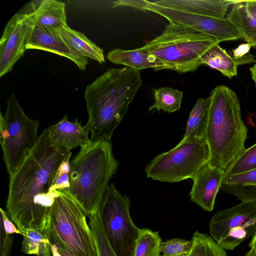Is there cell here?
I'll use <instances>...</instances> for the list:
<instances>
[{"label":"cell","instance_id":"obj_1","mask_svg":"<svg viewBox=\"0 0 256 256\" xmlns=\"http://www.w3.org/2000/svg\"><path fill=\"white\" fill-rule=\"evenodd\" d=\"M70 154L50 144L46 128L19 168L10 176L6 212L22 232L48 225L52 206L60 192L58 177Z\"/></svg>","mask_w":256,"mask_h":256},{"label":"cell","instance_id":"obj_2","mask_svg":"<svg viewBox=\"0 0 256 256\" xmlns=\"http://www.w3.org/2000/svg\"><path fill=\"white\" fill-rule=\"evenodd\" d=\"M140 70L110 68L87 86L84 97L93 140H111L142 84Z\"/></svg>","mask_w":256,"mask_h":256},{"label":"cell","instance_id":"obj_3","mask_svg":"<svg viewBox=\"0 0 256 256\" xmlns=\"http://www.w3.org/2000/svg\"><path fill=\"white\" fill-rule=\"evenodd\" d=\"M119 164L113 154L111 140L90 139L70 162L66 193L89 218L98 212Z\"/></svg>","mask_w":256,"mask_h":256},{"label":"cell","instance_id":"obj_4","mask_svg":"<svg viewBox=\"0 0 256 256\" xmlns=\"http://www.w3.org/2000/svg\"><path fill=\"white\" fill-rule=\"evenodd\" d=\"M206 140L209 162L226 170L246 149L248 130L242 118L236 93L226 86L214 88L210 96Z\"/></svg>","mask_w":256,"mask_h":256},{"label":"cell","instance_id":"obj_5","mask_svg":"<svg viewBox=\"0 0 256 256\" xmlns=\"http://www.w3.org/2000/svg\"><path fill=\"white\" fill-rule=\"evenodd\" d=\"M219 42L214 38L182 24L169 22L161 34L140 48L179 73L194 72L200 58Z\"/></svg>","mask_w":256,"mask_h":256},{"label":"cell","instance_id":"obj_6","mask_svg":"<svg viewBox=\"0 0 256 256\" xmlns=\"http://www.w3.org/2000/svg\"><path fill=\"white\" fill-rule=\"evenodd\" d=\"M39 122L28 118L13 92L9 97L4 114H0V144L3 160L9 176L20 166L34 147Z\"/></svg>","mask_w":256,"mask_h":256},{"label":"cell","instance_id":"obj_7","mask_svg":"<svg viewBox=\"0 0 256 256\" xmlns=\"http://www.w3.org/2000/svg\"><path fill=\"white\" fill-rule=\"evenodd\" d=\"M86 214L68 194L59 192L52 206L51 230L75 256H99Z\"/></svg>","mask_w":256,"mask_h":256},{"label":"cell","instance_id":"obj_8","mask_svg":"<svg viewBox=\"0 0 256 256\" xmlns=\"http://www.w3.org/2000/svg\"><path fill=\"white\" fill-rule=\"evenodd\" d=\"M210 150L206 139L186 138L169 151L154 157L146 166L148 178L166 182L192 178L209 162Z\"/></svg>","mask_w":256,"mask_h":256},{"label":"cell","instance_id":"obj_9","mask_svg":"<svg viewBox=\"0 0 256 256\" xmlns=\"http://www.w3.org/2000/svg\"><path fill=\"white\" fill-rule=\"evenodd\" d=\"M130 204V198L111 184L98 212L106 238L117 256H134L140 232L131 218Z\"/></svg>","mask_w":256,"mask_h":256},{"label":"cell","instance_id":"obj_10","mask_svg":"<svg viewBox=\"0 0 256 256\" xmlns=\"http://www.w3.org/2000/svg\"><path fill=\"white\" fill-rule=\"evenodd\" d=\"M211 237L224 250H232L256 230V206L248 202L216 212L209 226Z\"/></svg>","mask_w":256,"mask_h":256},{"label":"cell","instance_id":"obj_11","mask_svg":"<svg viewBox=\"0 0 256 256\" xmlns=\"http://www.w3.org/2000/svg\"><path fill=\"white\" fill-rule=\"evenodd\" d=\"M118 4L155 12L166 18L169 22L190 28L214 38L219 43L242 39L236 27L226 17L215 18L184 12L144 0H120Z\"/></svg>","mask_w":256,"mask_h":256},{"label":"cell","instance_id":"obj_12","mask_svg":"<svg viewBox=\"0 0 256 256\" xmlns=\"http://www.w3.org/2000/svg\"><path fill=\"white\" fill-rule=\"evenodd\" d=\"M36 24L32 10L18 12L6 24L0 42V76L11 72L24 55L28 38Z\"/></svg>","mask_w":256,"mask_h":256},{"label":"cell","instance_id":"obj_13","mask_svg":"<svg viewBox=\"0 0 256 256\" xmlns=\"http://www.w3.org/2000/svg\"><path fill=\"white\" fill-rule=\"evenodd\" d=\"M26 49L46 50L68 58L80 70H85L88 62L56 31L35 25L28 39Z\"/></svg>","mask_w":256,"mask_h":256},{"label":"cell","instance_id":"obj_14","mask_svg":"<svg viewBox=\"0 0 256 256\" xmlns=\"http://www.w3.org/2000/svg\"><path fill=\"white\" fill-rule=\"evenodd\" d=\"M226 174L224 170L208 162L192 178L190 200L204 210L212 212Z\"/></svg>","mask_w":256,"mask_h":256},{"label":"cell","instance_id":"obj_15","mask_svg":"<svg viewBox=\"0 0 256 256\" xmlns=\"http://www.w3.org/2000/svg\"><path fill=\"white\" fill-rule=\"evenodd\" d=\"M50 144L55 148L71 151L78 147L80 148L90 140L89 131L76 118L70 121L66 114L56 124L47 128Z\"/></svg>","mask_w":256,"mask_h":256},{"label":"cell","instance_id":"obj_16","mask_svg":"<svg viewBox=\"0 0 256 256\" xmlns=\"http://www.w3.org/2000/svg\"><path fill=\"white\" fill-rule=\"evenodd\" d=\"M152 2L160 6L184 12L224 18L233 0H162Z\"/></svg>","mask_w":256,"mask_h":256},{"label":"cell","instance_id":"obj_17","mask_svg":"<svg viewBox=\"0 0 256 256\" xmlns=\"http://www.w3.org/2000/svg\"><path fill=\"white\" fill-rule=\"evenodd\" d=\"M36 18V25L52 31L66 24L65 4L55 0H34L30 4Z\"/></svg>","mask_w":256,"mask_h":256},{"label":"cell","instance_id":"obj_18","mask_svg":"<svg viewBox=\"0 0 256 256\" xmlns=\"http://www.w3.org/2000/svg\"><path fill=\"white\" fill-rule=\"evenodd\" d=\"M107 58L116 64L124 65L140 70L146 68H152L155 71L168 70L165 64L140 48L132 50L116 48L108 52Z\"/></svg>","mask_w":256,"mask_h":256},{"label":"cell","instance_id":"obj_19","mask_svg":"<svg viewBox=\"0 0 256 256\" xmlns=\"http://www.w3.org/2000/svg\"><path fill=\"white\" fill-rule=\"evenodd\" d=\"M220 190L256 206V169L239 174H226Z\"/></svg>","mask_w":256,"mask_h":256},{"label":"cell","instance_id":"obj_20","mask_svg":"<svg viewBox=\"0 0 256 256\" xmlns=\"http://www.w3.org/2000/svg\"><path fill=\"white\" fill-rule=\"evenodd\" d=\"M226 18L234 24L242 39L256 48V14L250 12L242 0H233Z\"/></svg>","mask_w":256,"mask_h":256},{"label":"cell","instance_id":"obj_21","mask_svg":"<svg viewBox=\"0 0 256 256\" xmlns=\"http://www.w3.org/2000/svg\"><path fill=\"white\" fill-rule=\"evenodd\" d=\"M210 100H197L190 113L186 132L182 140L198 138L206 140V128Z\"/></svg>","mask_w":256,"mask_h":256},{"label":"cell","instance_id":"obj_22","mask_svg":"<svg viewBox=\"0 0 256 256\" xmlns=\"http://www.w3.org/2000/svg\"><path fill=\"white\" fill-rule=\"evenodd\" d=\"M202 64L220 72L224 76L232 78L238 74V66L228 52L216 44L201 57Z\"/></svg>","mask_w":256,"mask_h":256},{"label":"cell","instance_id":"obj_23","mask_svg":"<svg viewBox=\"0 0 256 256\" xmlns=\"http://www.w3.org/2000/svg\"><path fill=\"white\" fill-rule=\"evenodd\" d=\"M57 31L84 57L92 58L100 64L105 62L103 50L84 34L72 29L68 25Z\"/></svg>","mask_w":256,"mask_h":256},{"label":"cell","instance_id":"obj_24","mask_svg":"<svg viewBox=\"0 0 256 256\" xmlns=\"http://www.w3.org/2000/svg\"><path fill=\"white\" fill-rule=\"evenodd\" d=\"M50 224L44 228L28 229L22 232V252L37 256H50Z\"/></svg>","mask_w":256,"mask_h":256},{"label":"cell","instance_id":"obj_25","mask_svg":"<svg viewBox=\"0 0 256 256\" xmlns=\"http://www.w3.org/2000/svg\"><path fill=\"white\" fill-rule=\"evenodd\" d=\"M154 102L149 110H162L174 112L180 107L183 93L177 89L170 87H162L154 90Z\"/></svg>","mask_w":256,"mask_h":256},{"label":"cell","instance_id":"obj_26","mask_svg":"<svg viewBox=\"0 0 256 256\" xmlns=\"http://www.w3.org/2000/svg\"><path fill=\"white\" fill-rule=\"evenodd\" d=\"M162 242L158 232L146 228L141 229L136 242L134 256H160Z\"/></svg>","mask_w":256,"mask_h":256},{"label":"cell","instance_id":"obj_27","mask_svg":"<svg viewBox=\"0 0 256 256\" xmlns=\"http://www.w3.org/2000/svg\"><path fill=\"white\" fill-rule=\"evenodd\" d=\"M192 240V246L188 256H226L225 250L211 236L196 231Z\"/></svg>","mask_w":256,"mask_h":256},{"label":"cell","instance_id":"obj_28","mask_svg":"<svg viewBox=\"0 0 256 256\" xmlns=\"http://www.w3.org/2000/svg\"><path fill=\"white\" fill-rule=\"evenodd\" d=\"M0 256H10L14 234L22 232L13 224L6 212L0 208Z\"/></svg>","mask_w":256,"mask_h":256},{"label":"cell","instance_id":"obj_29","mask_svg":"<svg viewBox=\"0 0 256 256\" xmlns=\"http://www.w3.org/2000/svg\"><path fill=\"white\" fill-rule=\"evenodd\" d=\"M256 169V144L246 148L228 166L226 174H239Z\"/></svg>","mask_w":256,"mask_h":256},{"label":"cell","instance_id":"obj_30","mask_svg":"<svg viewBox=\"0 0 256 256\" xmlns=\"http://www.w3.org/2000/svg\"><path fill=\"white\" fill-rule=\"evenodd\" d=\"M89 218V226L96 242L99 256H117L106 238L98 212Z\"/></svg>","mask_w":256,"mask_h":256},{"label":"cell","instance_id":"obj_31","mask_svg":"<svg viewBox=\"0 0 256 256\" xmlns=\"http://www.w3.org/2000/svg\"><path fill=\"white\" fill-rule=\"evenodd\" d=\"M192 246V240L174 238L162 242L160 246L162 256H186L190 254Z\"/></svg>","mask_w":256,"mask_h":256},{"label":"cell","instance_id":"obj_32","mask_svg":"<svg viewBox=\"0 0 256 256\" xmlns=\"http://www.w3.org/2000/svg\"><path fill=\"white\" fill-rule=\"evenodd\" d=\"M251 48V45L246 42L241 44L238 47L232 50V56H231L238 66L256 62L254 56L250 52Z\"/></svg>","mask_w":256,"mask_h":256},{"label":"cell","instance_id":"obj_33","mask_svg":"<svg viewBox=\"0 0 256 256\" xmlns=\"http://www.w3.org/2000/svg\"><path fill=\"white\" fill-rule=\"evenodd\" d=\"M49 240L50 250V256H75L67 248L51 230Z\"/></svg>","mask_w":256,"mask_h":256},{"label":"cell","instance_id":"obj_34","mask_svg":"<svg viewBox=\"0 0 256 256\" xmlns=\"http://www.w3.org/2000/svg\"><path fill=\"white\" fill-rule=\"evenodd\" d=\"M248 246L250 250L244 256H254L256 254V230L252 236Z\"/></svg>","mask_w":256,"mask_h":256},{"label":"cell","instance_id":"obj_35","mask_svg":"<svg viewBox=\"0 0 256 256\" xmlns=\"http://www.w3.org/2000/svg\"><path fill=\"white\" fill-rule=\"evenodd\" d=\"M247 9L256 14V0H242Z\"/></svg>","mask_w":256,"mask_h":256},{"label":"cell","instance_id":"obj_36","mask_svg":"<svg viewBox=\"0 0 256 256\" xmlns=\"http://www.w3.org/2000/svg\"><path fill=\"white\" fill-rule=\"evenodd\" d=\"M250 73L252 80L256 86V64H254L250 68Z\"/></svg>","mask_w":256,"mask_h":256},{"label":"cell","instance_id":"obj_37","mask_svg":"<svg viewBox=\"0 0 256 256\" xmlns=\"http://www.w3.org/2000/svg\"><path fill=\"white\" fill-rule=\"evenodd\" d=\"M254 256H256V255H254Z\"/></svg>","mask_w":256,"mask_h":256},{"label":"cell","instance_id":"obj_38","mask_svg":"<svg viewBox=\"0 0 256 256\" xmlns=\"http://www.w3.org/2000/svg\"></svg>","mask_w":256,"mask_h":256}]
</instances>
